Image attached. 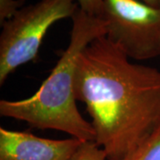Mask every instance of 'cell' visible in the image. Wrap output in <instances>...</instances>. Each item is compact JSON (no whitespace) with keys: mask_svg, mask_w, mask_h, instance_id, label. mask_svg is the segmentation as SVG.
<instances>
[{"mask_svg":"<svg viewBox=\"0 0 160 160\" xmlns=\"http://www.w3.org/2000/svg\"><path fill=\"white\" fill-rule=\"evenodd\" d=\"M144 5L155 9H160V0H138Z\"/></svg>","mask_w":160,"mask_h":160,"instance_id":"30bf717a","label":"cell"},{"mask_svg":"<svg viewBox=\"0 0 160 160\" xmlns=\"http://www.w3.org/2000/svg\"><path fill=\"white\" fill-rule=\"evenodd\" d=\"M99 17L108 39L130 60L160 56V9L138 0H103Z\"/></svg>","mask_w":160,"mask_h":160,"instance_id":"277c9868","label":"cell"},{"mask_svg":"<svg viewBox=\"0 0 160 160\" xmlns=\"http://www.w3.org/2000/svg\"><path fill=\"white\" fill-rule=\"evenodd\" d=\"M74 91L108 160L123 158L159 126L160 70L132 62L105 36L80 54Z\"/></svg>","mask_w":160,"mask_h":160,"instance_id":"6da1fadb","label":"cell"},{"mask_svg":"<svg viewBox=\"0 0 160 160\" xmlns=\"http://www.w3.org/2000/svg\"><path fill=\"white\" fill-rule=\"evenodd\" d=\"M83 142L77 138L52 140L0 127V160H70Z\"/></svg>","mask_w":160,"mask_h":160,"instance_id":"5b68a950","label":"cell"},{"mask_svg":"<svg viewBox=\"0 0 160 160\" xmlns=\"http://www.w3.org/2000/svg\"><path fill=\"white\" fill-rule=\"evenodd\" d=\"M25 3V0H0V24L12 17Z\"/></svg>","mask_w":160,"mask_h":160,"instance_id":"ba28073f","label":"cell"},{"mask_svg":"<svg viewBox=\"0 0 160 160\" xmlns=\"http://www.w3.org/2000/svg\"><path fill=\"white\" fill-rule=\"evenodd\" d=\"M70 160H108L102 148L93 142H84Z\"/></svg>","mask_w":160,"mask_h":160,"instance_id":"52a82bcc","label":"cell"},{"mask_svg":"<svg viewBox=\"0 0 160 160\" xmlns=\"http://www.w3.org/2000/svg\"><path fill=\"white\" fill-rule=\"evenodd\" d=\"M72 20L68 47L38 90L19 101H0V115L24 121L32 127L56 130L82 142L95 141L91 122L83 118L77 106L74 84L80 54L93 40L106 35V25L100 17L80 8Z\"/></svg>","mask_w":160,"mask_h":160,"instance_id":"7a4b0ae2","label":"cell"},{"mask_svg":"<svg viewBox=\"0 0 160 160\" xmlns=\"http://www.w3.org/2000/svg\"><path fill=\"white\" fill-rule=\"evenodd\" d=\"M118 160H160V124L134 149Z\"/></svg>","mask_w":160,"mask_h":160,"instance_id":"8992f818","label":"cell"},{"mask_svg":"<svg viewBox=\"0 0 160 160\" xmlns=\"http://www.w3.org/2000/svg\"><path fill=\"white\" fill-rule=\"evenodd\" d=\"M78 0H39L23 6L3 23L0 34V86L15 69L36 59L52 25L72 18Z\"/></svg>","mask_w":160,"mask_h":160,"instance_id":"3957f363","label":"cell"},{"mask_svg":"<svg viewBox=\"0 0 160 160\" xmlns=\"http://www.w3.org/2000/svg\"><path fill=\"white\" fill-rule=\"evenodd\" d=\"M79 8L86 13L99 17L102 8L103 0H78Z\"/></svg>","mask_w":160,"mask_h":160,"instance_id":"9c48e42d","label":"cell"}]
</instances>
